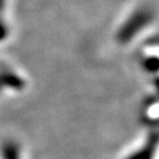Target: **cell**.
<instances>
[{
    "label": "cell",
    "mask_w": 159,
    "mask_h": 159,
    "mask_svg": "<svg viewBox=\"0 0 159 159\" xmlns=\"http://www.w3.org/2000/svg\"><path fill=\"white\" fill-rule=\"evenodd\" d=\"M2 159H21L19 150L14 148V146L5 145L2 151Z\"/></svg>",
    "instance_id": "1"
}]
</instances>
